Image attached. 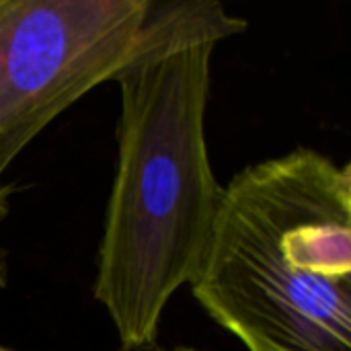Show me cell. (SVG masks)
Here are the masks:
<instances>
[{
  "instance_id": "cell-2",
  "label": "cell",
  "mask_w": 351,
  "mask_h": 351,
  "mask_svg": "<svg viewBox=\"0 0 351 351\" xmlns=\"http://www.w3.org/2000/svg\"><path fill=\"white\" fill-rule=\"evenodd\" d=\"M247 351H351V167L313 148L222 187L191 282Z\"/></svg>"
},
{
  "instance_id": "cell-1",
  "label": "cell",
  "mask_w": 351,
  "mask_h": 351,
  "mask_svg": "<svg viewBox=\"0 0 351 351\" xmlns=\"http://www.w3.org/2000/svg\"><path fill=\"white\" fill-rule=\"evenodd\" d=\"M245 27L218 2H152L111 78L121 93L117 167L93 294L125 351L156 343L167 304L202 265L222 195L206 142L212 56Z\"/></svg>"
},
{
  "instance_id": "cell-3",
  "label": "cell",
  "mask_w": 351,
  "mask_h": 351,
  "mask_svg": "<svg viewBox=\"0 0 351 351\" xmlns=\"http://www.w3.org/2000/svg\"><path fill=\"white\" fill-rule=\"evenodd\" d=\"M150 0H0V179L58 115L111 80Z\"/></svg>"
},
{
  "instance_id": "cell-5",
  "label": "cell",
  "mask_w": 351,
  "mask_h": 351,
  "mask_svg": "<svg viewBox=\"0 0 351 351\" xmlns=\"http://www.w3.org/2000/svg\"><path fill=\"white\" fill-rule=\"evenodd\" d=\"M146 351H195V350H187V348H175V350H146Z\"/></svg>"
},
{
  "instance_id": "cell-4",
  "label": "cell",
  "mask_w": 351,
  "mask_h": 351,
  "mask_svg": "<svg viewBox=\"0 0 351 351\" xmlns=\"http://www.w3.org/2000/svg\"><path fill=\"white\" fill-rule=\"evenodd\" d=\"M8 199H10V187H6L2 181H0V224L6 220L8 216Z\"/></svg>"
}]
</instances>
